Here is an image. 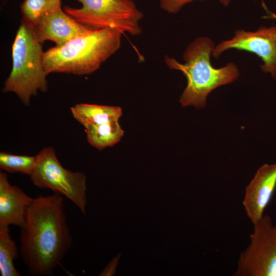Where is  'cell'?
Segmentation results:
<instances>
[{"mask_svg":"<svg viewBox=\"0 0 276 276\" xmlns=\"http://www.w3.org/2000/svg\"><path fill=\"white\" fill-rule=\"evenodd\" d=\"M64 198L54 193L33 199L20 227L19 252L30 274L52 275L73 245Z\"/></svg>","mask_w":276,"mask_h":276,"instance_id":"6da1fadb","label":"cell"},{"mask_svg":"<svg viewBox=\"0 0 276 276\" xmlns=\"http://www.w3.org/2000/svg\"><path fill=\"white\" fill-rule=\"evenodd\" d=\"M214 48L210 38L201 36L194 39L186 48L183 54V64L167 55L165 56V62L169 68L180 71L187 78V85L179 98L182 107L193 106L198 109L204 107L206 98L212 90L239 77L238 68L233 62L218 68L212 65L210 57Z\"/></svg>","mask_w":276,"mask_h":276,"instance_id":"7a4b0ae2","label":"cell"},{"mask_svg":"<svg viewBox=\"0 0 276 276\" xmlns=\"http://www.w3.org/2000/svg\"><path fill=\"white\" fill-rule=\"evenodd\" d=\"M122 34L109 28L91 30L44 52L48 75L62 73L83 75L97 70L120 47Z\"/></svg>","mask_w":276,"mask_h":276,"instance_id":"3957f363","label":"cell"},{"mask_svg":"<svg viewBox=\"0 0 276 276\" xmlns=\"http://www.w3.org/2000/svg\"><path fill=\"white\" fill-rule=\"evenodd\" d=\"M42 45L33 28L22 21L12 45V68L3 91L15 93L26 106L38 91L48 89Z\"/></svg>","mask_w":276,"mask_h":276,"instance_id":"277c9868","label":"cell"},{"mask_svg":"<svg viewBox=\"0 0 276 276\" xmlns=\"http://www.w3.org/2000/svg\"><path fill=\"white\" fill-rule=\"evenodd\" d=\"M80 8L68 6L64 11L77 22L93 30L115 29L122 34L140 35L143 13L132 0H77Z\"/></svg>","mask_w":276,"mask_h":276,"instance_id":"5b68a950","label":"cell"},{"mask_svg":"<svg viewBox=\"0 0 276 276\" xmlns=\"http://www.w3.org/2000/svg\"><path fill=\"white\" fill-rule=\"evenodd\" d=\"M36 156L35 166L29 176L33 185L65 197L85 215L86 175L82 172H73L64 168L51 147L44 148Z\"/></svg>","mask_w":276,"mask_h":276,"instance_id":"8992f818","label":"cell"},{"mask_svg":"<svg viewBox=\"0 0 276 276\" xmlns=\"http://www.w3.org/2000/svg\"><path fill=\"white\" fill-rule=\"evenodd\" d=\"M254 225L250 243L241 254L234 276H276V222L264 215Z\"/></svg>","mask_w":276,"mask_h":276,"instance_id":"52a82bcc","label":"cell"},{"mask_svg":"<svg viewBox=\"0 0 276 276\" xmlns=\"http://www.w3.org/2000/svg\"><path fill=\"white\" fill-rule=\"evenodd\" d=\"M235 49L253 53L262 60L261 70L276 79V26L260 27L255 31L237 30L234 36L215 47L212 56L218 59L227 50Z\"/></svg>","mask_w":276,"mask_h":276,"instance_id":"ba28073f","label":"cell"},{"mask_svg":"<svg viewBox=\"0 0 276 276\" xmlns=\"http://www.w3.org/2000/svg\"><path fill=\"white\" fill-rule=\"evenodd\" d=\"M276 189V163L260 167L246 187L242 204L252 224L260 220Z\"/></svg>","mask_w":276,"mask_h":276,"instance_id":"9c48e42d","label":"cell"},{"mask_svg":"<svg viewBox=\"0 0 276 276\" xmlns=\"http://www.w3.org/2000/svg\"><path fill=\"white\" fill-rule=\"evenodd\" d=\"M32 27L41 44L50 40L57 47L93 30L77 22L62 9L42 17Z\"/></svg>","mask_w":276,"mask_h":276,"instance_id":"30bf717a","label":"cell"},{"mask_svg":"<svg viewBox=\"0 0 276 276\" xmlns=\"http://www.w3.org/2000/svg\"><path fill=\"white\" fill-rule=\"evenodd\" d=\"M33 198L16 186L10 183L7 175L0 172V228L21 227Z\"/></svg>","mask_w":276,"mask_h":276,"instance_id":"8fae6325","label":"cell"},{"mask_svg":"<svg viewBox=\"0 0 276 276\" xmlns=\"http://www.w3.org/2000/svg\"><path fill=\"white\" fill-rule=\"evenodd\" d=\"M74 118L84 128L89 126L119 121L122 109L118 106L80 103L71 108Z\"/></svg>","mask_w":276,"mask_h":276,"instance_id":"7c38bea8","label":"cell"},{"mask_svg":"<svg viewBox=\"0 0 276 276\" xmlns=\"http://www.w3.org/2000/svg\"><path fill=\"white\" fill-rule=\"evenodd\" d=\"M88 143L99 150L112 147L119 142L124 131L118 121H112L85 128Z\"/></svg>","mask_w":276,"mask_h":276,"instance_id":"4fadbf2b","label":"cell"},{"mask_svg":"<svg viewBox=\"0 0 276 276\" xmlns=\"http://www.w3.org/2000/svg\"><path fill=\"white\" fill-rule=\"evenodd\" d=\"M18 249L12 239L9 227L0 228V272L2 276H21L14 262L18 257Z\"/></svg>","mask_w":276,"mask_h":276,"instance_id":"5bb4252c","label":"cell"},{"mask_svg":"<svg viewBox=\"0 0 276 276\" xmlns=\"http://www.w3.org/2000/svg\"><path fill=\"white\" fill-rule=\"evenodd\" d=\"M22 20L33 27L42 17L61 9V0H25L20 6Z\"/></svg>","mask_w":276,"mask_h":276,"instance_id":"9a60e30c","label":"cell"},{"mask_svg":"<svg viewBox=\"0 0 276 276\" xmlns=\"http://www.w3.org/2000/svg\"><path fill=\"white\" fill-rule=\"evenodd\" d=\"M36 156L0 153V168L9 173H20L30 176L36 164Z\"/></svg>","mask_w":276,"mask_h":276,"instance_id":"2e32d148","label":"cell"},{"mask_svg":"<svg viewBox=\"0 0 276 276\" xmlns=\"http://www.w3.org/2000/svg\"><path fill=\"white\" fill-rule=\"evenodd\" d=\"M195 0H159L162 9L169 14H176L185 5ZM218 1L225 6H228L231 2V0Z\"/></svg>","mask_w":276,"mask_h":276,"instance_id":"e0dca14e","label":"cell"},{"mask_svg":"<svg viewBox=\"0 0 276 276\" xmlns=\"http://www.w3.org/2000/svg\"><path fill=\"white\" fill-rule=\"evenodd\" d=\"M120 255L114 258L107 265L105 269L100 273L99 275H112L114 274L119 259Z\"/></svg>","mask_w":276,"mask_h":276,"instance_id":"ac0fdd59","label":"cell"}]
</instances>
